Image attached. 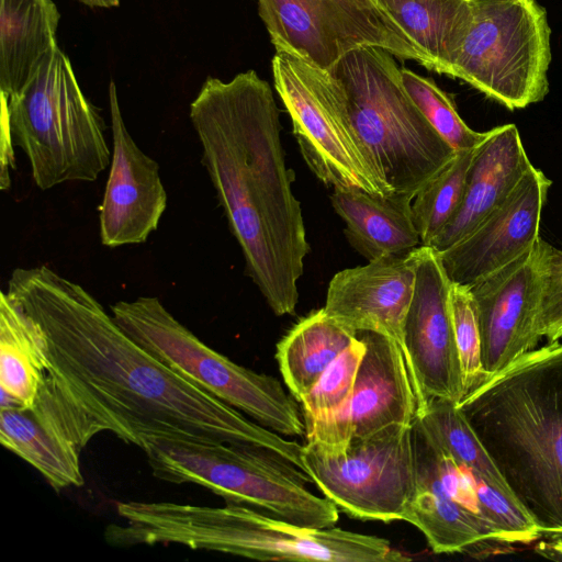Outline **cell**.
<instances>
[{
  "mask_svg": "<svg viewBox=\"0 0 562 562\" xmlns=\"http://www.w3.org/2000/svg\"><path fill=\"white\" fill-rule=\"evenodd\" d=\"M7 294L42 329L49 367L30 411L77 450L104 431L142 447L186 437L261 450L305 472L303 446L248 419L140 347L80 284L16 268Z\"/></svg>",
  "mask_w": 562,
  "mask_h": 562,
  "instance_id": "cell-1",
  "label": "cell"
},
{
  "mask_svg": "<svg viewBox=\"0 0 562 562\" xmlns=\"http://www.w3.org/2000/svg\"><path fill=\"white\" fill-rule=\"evenodd\" d=\"M189 115L246 273L277 316L294 314L311 248L270 85L255 70L207 77Z\"/></svg>",
  "mask_w": 562,
  "mask_h": 562,
  "instance_id": "cell-2",
  "label": "cell"
},
{
  "mask_svg": "<svg viewBox=\"0 0 562 562\" xmlns=\"http://www.w3.org/2000/svg\"><path fill=\"white\" fill-rule=\"evenodd\" d=\"M544 537H562V344L519 356L458 404Z\"/></svg>",
  "mask_w": 562,
  "mask_h": 562,
  "instance_id": "cell-3",
  "label": "cell"
},
{
  "mask_svg": "<svg viewBox=\"0 0 562 562\" xmlns=\"http://www.w3.org/2000/svg\"><path fill=\"white\" fill-rule=\"evenodd\" d=\"M123 524L110 525L113 546L180 544L259 561L401 562L409 558L383 538L330 528H305L254 508L171 502L117 504Z\"/></svg>",
  "mask_w": 562,
  "mask_h": 562,
  "instance_id": "cell-4",
  "label": "cell"
},
{
  "mask_svg": "<svg viewBox=\"0 0 562 562\" xmlns=\"http://www.w3.org/2000/svg\"><path fill=\"white\" fill-rule=\"evenodd\" d=\"M341 85L351 125L392 192L415 196L456 155L415 104L390 52L362 46L329 71Z\"/></svg>",
  "mask_w": 562,
  "mask_h": 562,
  "instance_id": "cell-5",
  "label": "cell"
},
{
  "mask_svg": "<svg viewBox=\"0 0 562 562\" xmlns=\"http://www.w3.org/2000/svg\"><path fill=\"white\" fill-rule=\"evenodd\" d=\"M1 120L8 122L41 190L94 181L110 165L103 119L58 45L18 94L1 97Z\"/></svg>",
  "mask_w": 562,
  "mask_h": 562,
  "instance_id": "cell-6",
  "label": "cell"
},
{
  "mask_svg": "<svg viewBox=\"0 0 562 562\" xmlns=\"http://www.w3.org/2000/svg\"><path fill=\"white\" fill-rule=\"evenodd\" d=\"M140 449L155 477L203 486L226 504L305 528H330L339 519L333 502L305 487L306 473L261 450L186 437H148Z\"/></svg>",
  "mask_w": 562,
  "mask_h": 562,
  "instance_id": "cell-7",
  "label": "cell"
},
{
  "mask_svg": "<svg viewBox=\"0 0 562 562\" xmlns=\"http://www.w3.org/2000/svg\"><path fill=\"white\" fill-rule=\"evenodd\" d=\"M140 347L196 386L283 436L305 435L302 409L273 376L241 367L200 340L156 296L110 305Z\"/></svg>",
  "mask_w": 562,
  "mask_h": 562,
  "instance_id": "cell-8",
  "label": "cell"
},
{
  "mask_svg": "<svg viewBox=\"0 0 562 562\" xmlns=\"http://www.w3.org/2000/svg\"><path fill=\"white\" fill-rule=\"evenodd\" d=\"M474 20L453 65L459 78L509 110L540 102L551 61L547 11L536 0H473Z\"/></svg>",
  "mask_w": 562,
  "mask_h": 562,
  "instance_id": "cell-9",
  "label": "cell"
},
{
  "mask_svg": "<svg viewBox=\"0 0 562 562\" xmlns=\"http://www.w3.org/2000/svg\"><path fill=\"white\" fill-rule=\"evenodd\" d=\"M274 88L284 104L301 155L334 191L393 193L378 175L349 119L339 81L299 55L276 50Z\"/></svg>",
  "mask_w": 562,
  "mask_h": 562,
  "instance_id": "cell-10",
  "label": "cell"
},
{
  "mask_svg": "<svg viewBox=\"0 0 562 562\" xmlns=\"http://www.w3.org/2000/svg\"><path fill=\"white\" fill-rule=\"evenodd\" d=\"M302 459L325 497L357 519L403 520L416 491L413 424H393L352 438L341 453H325L305 443Z\"/></svg>",
  "mask_w": 562,
  "mask_h": 562,
  "instance_id": "cell-11",
  "label": "cell"
},
{
  "mask_svg": "<svg viewBox=\"0 0 562 562\" xmlns=\"http://www.w3.org/2000/svg\"><path fill=\"white\" fill-rule=\"evenodd\" d=\"M276 50L330 71L349 52L374 46L434 71L431 59L378 0H258Z\"/></svg>",
  "mask_w": 562,
  "mask_h": 562,
  "instance_id": "cell-12",
  "label": "cell"
},
{
  "mask_svg": "<svg viewBox=\"0 0 562 562\" xmlns=\"http://www.w3.org/2000/svg\"><path fill=\"white\" fill-rule=\"evenodd\" d=\"M554 247L538 238L521 257L470 288L481 335L482 364L492 375L541 339L537 318Z\"/></svg>",
  "mask_w": 562,
  "mask_h": 562,
  "instance_id": "cell-13",
  "label": "cell"
},
{
  "mask_svg": "<svg viewBox=\"0 0 562 562\" xmlns=\"http://www.w3.org/2000/svg\"><path fill=\"white\" fill-rule=\"evenodd\" d=\"M450 288L451 281L437 250L425 246L403 329L404 356L418 409L430 398H445L458 405L465 395L450 310Z\"/></svg>",
  "mask_w": 562,
  "mask_h": 562,
  "instance_id": "cell-14",
  "label": "cell"
},
{
  "mask_svg": "<svg viewBox=\"0 0 562 562\" xmlns=\"http://www.w3.org/2000/svg\"><path fill=\"white\" fill-rule=\"evenodd\" d=\"M112 156L99 227L102 245L115 248L145 243L167 209L158 162L128 133L113 80L109 85Z\"/></svg>",
  "mask_w": 562,
  "mask_h": 562,
  "instance_id": "cell-15",
  "label": "cell"
},
{
  "mask_svg": "<svg viewBox=\"0 0 562 562\" xmlns=\"http://www.w3.org/2000/svg\"><path fill=\"white\" fill-rule=\"evenodd\" d=\"M551 181L535 166L470 234L437 251L452 283L471 286L529 251Z\"/></svg>",
  "mask_w": 562,
  "mask_h": 562,
  "instance_id": "cell-16",
  "label": "cell"
},
{
  "mask_svg": "<svg viewBox=\"0 0 562 562\" xmlns=\"http://www.w3.org/2000/svg\"><path fill=\"white\" fill-rule=\"evenodd\" d=\"M425 246L344 269L329 282L325 313L355 331H375L404 352V322Z\"/></svg>",
  "mask_w": 562,
  "mask_h": 562,
  "instance_id": "cell-17",
  "label": "cell"
},
{
  "mask_svg": "<svg viewBox=\"0 0 562 562\" xmlns=\"http://www.w3.org/2000/svg\"><path fill=\"white\" fill-rule=\"evenodd\" d=\"M413 441L416 491L403 520L417 527L436 553H477L491 546L510 547L502 532L447 493L438 475L435 445L416 418Z\"/></svg>",
  "mask_w": 562,
  "mask_h": 562,
  "instance_id": "cell-18",
  "label": "cell"
},
{
  "mask_svg": "<svg viewBox=\"0 0 562 562\" xmlns=\"http://www.w3.org/2000/svg\"><path fill=\"white\" fill-rule=\"evenodd\" d=\"M357 334L366 351L348 404L351 439L368 437L393 424H413L418 402L401 346L380 333Z\"/></svg>",
  "mask_w": 562,
  "mask_h": 562,
  "instance_id": "cell-19",
  "label": "cell"
},
{
  "mask_svg": "<svg viewBox=\"0 0 562 562\" xmlns=\"http://www.w3.org/2000/svg\"><path fill=\"white\" fill-rule=\"evenodd\" d=\"M532 167L515 124L487 131L486 138L475 148L462 201L431 247L442 251L470 234Z\"/></svg>",
  "mask_w": 562,
  "mask_h": 562,
  "instance_id": "cell-20",
  "label": "cell"
},
{
  "mask_svg": "<svg viewBox=\"0 0 562 562\" xmlns=\"http://www.w3.org/2000/svg\"><path fill=\"white\" fill-rule=\"evenodd\" d=\"M415 196L338 190L330 195L335 212L346 224L345 236L368 261L411 251L420 246L412 203Z\"/></svg>",
  "mask_w": 562,
  "mask_h": 562,
  "instance_id": "cell-21",
  "label": "cell"
},
{
  "mask_svg": "<svg viewBox=\"0 0 562 562\" xmlns=\"http://www.w3.org/2000/svg\"><path fill=\"white\" fill-rule=\"evenodd\" d=\"M60 13L53 0H0L1 97L18 94L57 45Z\"/></svg>",
  "mask_w": 562,
  "mask_h": 562,
  "instance_id": "cell-22",
  "label": "cell"
},
{
  "mask_svg": "<svg viewBox=\"0 0 562 562\" xmlns=\"http://www.w3.org/2000/svg\"><path fill=\"white\" fill-rule=\"evenodd\" d=\"M49 367L40 326L7 292L0 293V408L31 411Z\"/></svg>",
  "mask_w": 562,
  "mask_h": 562,
  "instance_id": "cell-23",
  "label": "cell"
},
{
  "mask_svg": "<svg viewBox=\"0 0 562 562\" xmlns=\"http://www.w3.org/2000/svg\"><path fill=\"white\" fill-rule=\"evenodd\" d=\"M431 59L434 71L452 77L474 20L473 0H378Z\"/></svg>",
  "mask_w": 562,
  "mask_h": 562,
  "instance_id": "cell-24",
  "label": "cell"
},
{
  "mask_svg": "<svg viewBox=\"0 0 562 562\" xmlns=\"http://www.w3.org/2000/svg\"><path fill=\"white\" fill-rule=\"evenodd\" d=\"M357 339L324 308L300 319L278 342L276 358L291 395L300 402L325 370Z\"/></svg>",
  "mask_w": 562,
  "mask_h": 562,
  "instance_id": "cell-25",
  "label": "cell"
},
{
  "mask_svg": "<svg viewBox=\"0 0 562 562\" xmlns=\"http://www.w3.org/2000/svg\"><path fill=\"white\" fill-rule=\"evenodd\" d=\"M0 441L35 468L54 490L83 484L80 451L49 432L30 411L0 408Z\"/></svg>",
  "mask_w": 562,
  "mask_h": 562,
  "instance_id": "cell-26",
  "label": "cell"
},
{
  "mask_svg": "<svg viewBox=\"0 0 562 562\" xmlns=\"http://www.w3.org/2000/svg\"><path fill=\"white\" fill-rule=\"evenodd\" d=\"M416 419L429 437L457 462L513 496L487 450L454 402L430 398L417 411Z\"/></svg>",
  "mask_w": 562,
  "mask_h": 562,
  "instance_id": "cell-27",
  "label": "cell"
},
{
  "mask_svg": "<svg viewBox=\"0 0 562 562\" xmlns=\"http://www.w3.org/2000/svg\"><path fill=\"white\" fill-rule=\"evenodd\" d=\"M474 153L475 148L457 151L413 199L414 222L423 246L431 247L457 212L463 198Z\"/></svg>",
  "mask_w": 562,
  "mask_h": 562,
  "instance_id": "cell-28",
  "label": "cell"
},
{
  "mask_svg": "<svg viewBox=\"0 0 562 562\" xmlns=\"http://www.w3.org/2000/svg\"><path fill=\"white\" fill-rule=\"evenodd\" d=\"M401 74L403 85L415 104L456 151L474 149L486 138L487 132H476L465 124L451 97L431 79L404 67Z\"/></svg>",
  "mask_w": 562,
  "mask_h": 562,
  "instance_id": "cell-29",
  "label": "cell"
},
{
  "mask_svg": "<svg viewBox=\"0 0 562 562\" xmlns=\"http://www.w3.org/2000/svg\"><path fill=\"white\" fill-rule=\"evenodd\" d=\"M364 351L366 344L357 334V339L336 358L308 394L299 402L305 426L336 414L348 405Z\"/></svg>",
  "mask_w": 562,
  "mask_h": 562,
  "instance_id": "cell-30",
  "label": "cell"
},
{
  "mask_svg": "<svg viewBox=\"0 0 562 562\" xmlns=\"http://www.w3.org/2000/svg\"><path fill=\"white\" fill-rule=\"evenodd\" d=\"M450 310L467 395L488 378L482 364L477 308L469 286L451 282Z\"/></svg>",
  "mask_w": 562,
  "mask_h": 562,
  "instance_id": "cell-31",
  "label": "cell"
},
{
  "mask_svg": "<svg viewBox=\"0 0 562 562\" xmlns=\"http://www.w3.org/2000/svg\"><path fill=\"white\" fill-rule=\"evenodd\" d=\"M537 333L548 342L562 338V250L554 248L542 291Z\"/></svg>",
  "mask_w": 562,
  "mask_h": 562,
  "instance_id": "cell-32",
  "label": "cell"
},
{
  "mask_svg": "<svg viewBox=\"0 0 562 562\" xmlns=\"http://www.w3.org/2000/svg\"><path fill=\"white\" fill-rule=\"evenodd\" d=\"M536 551L549 559L562 561V537L550 538L548 541H541Z\"/></svg>",
  "mask_w": 562,
  "mask_h": 562,
  "instance_id": "cell-33",
  "label": "cell"
},
{
  "mask_svg": "<svg viewBox=\"0 0 562 562\" xmlns=\"http://www.w3.org/2000/svg\"><path fill=\"white\" fill-rule=\"evenodd\" d=\"M90 8H115L120 4V0H77Z\"/></svg>",
  "mask_w": 562,
  "mask_h": 562,
  "instance_id": "cell-34",
  "label": "cell"
}]
</instances>
